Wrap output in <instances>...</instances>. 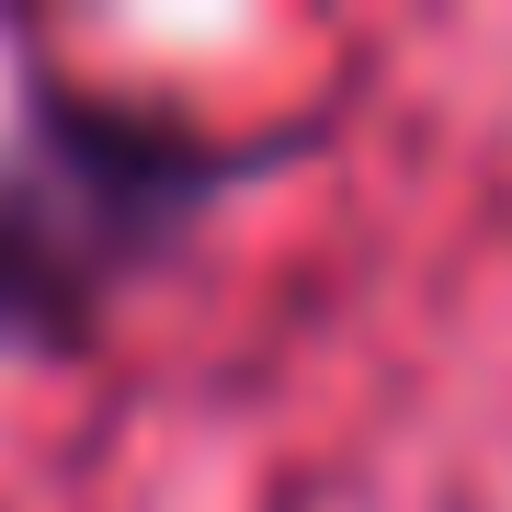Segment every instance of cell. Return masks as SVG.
Segmentation results:
<instances>
[{
    "instance_id": "6da1fadb",
    "label": "cell",
    "mask_w": 512,
    "mask_h": 512,
    "mask_svg": "<svg viewBox=\"0 0 512 512\" xmlns=\"http://www.w3.org/2000/svg\"><path fill=\"white\" fill-rule=\"evenodd\" d=\"M251 171L160 103L35 80L0 126V353H80L114 296L148 285Z\"/></svg>"
}]
</instances>
